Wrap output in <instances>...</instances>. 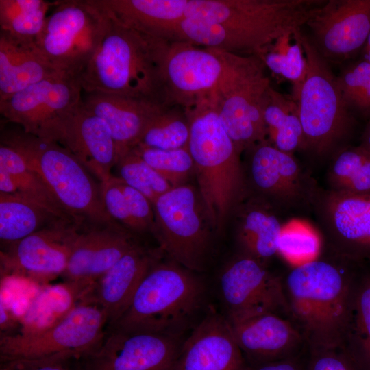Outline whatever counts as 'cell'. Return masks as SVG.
Masks as SVG:
<instances>
[{
    "label": "cell",
    "instance_id": "31",
    "mask_svg": "<svg viewBox=\"0 0 370 370\" xmlns=\"http://www.w3.org/2000/svg\"><path fill=\"white\" fill-rule=\"evenodd\" d=\"M60 219L25 197L0 193V238L3 243L14 244Z\"/></svg>",
    "mask_w": 370,
    "mask_h": 370
},
{
    "label": "cell",
    "instance_id": "49",
    "mask_svg": "<svg viewBox=\"0 0 370 370\" xmlns=\"http://www.w3.org/2000/svg\"><path fill=\"white\" fill-rule=\"evenodd\" d=\"M363 60H366L370 64V34L367 38L365 46L363 47Z\"/></svg>",
    "mask_w": 370,
    "mask_h": 370
},
{
    "label": "cell",
    "instance_id": "30",
    "mask_svg": "<svg viewBox=\"0 0 370 370\" xmlns=\"http://www.w3.org/2000/svg\"><path fill=\"white\" fill-rule=\"evenodd\" d=\"M0 165L4 166L16 181L18 190L14 195H21L34 202L58 219L76 223L40 176L29 166L21 153L2 137Z\"/></svg>",
    "mask_w": 370,
    "mask_h": 370
},
{
    "label": "cell",
    "instance_id": "41",
    "mask_svg": "<svg viewBox=\"0 0 370 370\" xmlns=\"http://www.w3.org/2000/svg\"><path fill=\"white\" fill-rule=\"evenodd\" d=\"M121 180L112 175L100 183L101 196L105 208L110 217L119 222L128 230L134 232V225L130 214L126 200L121 186Z\"/></svg>",
    "mask_w": 370,
    "mask_h": 370
},
{
    "label": "cell",
    "instance_id": "15",
    "mask_svg": "<svg viewBox=\"0 0 370 370\" xmlns=\"http://www.w3.org/2000/svg\"><path fill=\"white\" fill-rule=\"evenodd\" d=\"M219 50L172 41L164 66L166 103L188 108L212 92L223 72Z\"/></svg>",
    "mask_w": 370,
    "mask_h": 370
},
{
    "label": "cell",
    "instance_id": "14",
    "mask_svg": "<svg viewBox=\"0 0 370 370\" xmlns=\"http://www.w3.org/2000/svg\"><path fill=\"white\" fill-rule=\"evenodd\" d=\"M180 337L106 329L99 345L82 356V370H170Z\"/></svg>",
    "mask_w": 370,
    "mask_h": 370
},
{
    "label": "cell",
    "instance_id": "1",
    "mask_svg": "<svg viewBox=\"0 0 370 370\" xmlns=\"http://www.w3.org/2000/svg\"><path fill=\"white\" fill-rule=\"evenodd\" d=\"M106 11L108 18L102 37L79 75L83 91L167 105L164 66L172 41L138 32Z\"/></svg>",
    "mask_w": 370,
    "mask_h": 370
},
{
    "label": "cell",
    "instance_id": "4",
    "mask_svg": "<svg viewBox=\"0 0 370 370\" xmlns=\"http://www.w3.org/2000/svg\"><path fill=\"white\" fill-rule=\"evenodd\" d=\"M184 109L198 190L213 229L221 231L244 195L241 154L221 122L212 94Z\"/></svg>",
    "mask_w": 370,
    "mask_h": 370
},
{
    "label": "cell",
    "instance_id": "20",
    "mask_svg": "<svg viewBox=\"0 0 370 370\" xmlns=\"http://www.w3.org/2000/svg\"><path fill=\"white\" fill-rule=\"evenodd\" d=\"M136 245L129 230L115 223L79 231L62 275L89 288Z\"/></svg>",
    "mask_w": 370,
    "mask_h": 370
},
{
    "label": "cell",
    "instance_id": "19",
    "mask_svg": "<svg viewBox=\"0 0 370 370\" xmlns=\"http://www.w3.org/2000/svg\"><path fill=\"white\" fill-rule=\"evenodd\" d=\"M245 151L250 180L266 198L285 207L312 196V185L293 154L279 150L268 140Z\"/></svg>",
    "mask_w": 370,
    "mask_h": 370
},
{
    "label": "cell",
    "instance_id": "46",
    "mask_svg": "<svg viewBox=\"0 0 370 370\" xmlns=\"http://www.w3.org/2000/svg\"><path fill=\"white\" fill-rule=\"evenodd\" d=\"M18 188L14 176L2 165H0V193L16 194Z\"/></svg>",
    "mask_w": 370,
    "mask_h": 370
},
{
    "label": "cell",
    "instance_id": "8",
    "mask_svg": "<svg viewBox=\"0 0 370 370\" xmlns=\"http://www.w3.org/2000/svg\"><path fill=\"white\" fill-rule=\"evenodd\" d=\"M300 38L307 73L296 101L306 148L317 155L328 153L349 132L352 116L341 92L337 77L309 38Z\"/></svg>",
    "mask_w": 370,
    "mask_h": 370
},
{
    "label": "cell",
    "instance_id": "48",
    "mask_svg": "<svg viewBox=\"0 0 370 370\" xmlns=\"http://www.w3.org/2000/svg\"><path fill=\"white\" fill-rule=\"evenodd\" d=\"M360 145L370 152V121L365 127Z\"/></svg>",
    "mask_w": 370,
    "mask_h": 370
},
{
    "label": "cell",
    "instance_id": "7",
    "mask_svg": "<svg viewBox=\"0 0 370 370\" xmlns=\"http://www.w3.org/2000/svg\"><path fill=\"white\" fill-rule=\"evenodd\" d=\"M220 51L223 72L212 98L223 126L241 155L267 140L264 108L270 81L258 56Z\"/></svg>",
    "mask_w": 370,
    "mask_h": 370
},
{
    "label": "cell",
    "instance_id": "17",
    "mask_svg": "<svg viewBox=\"0 0 370 370\" xmlns=\"http://www.w3.org/2000/svg\"><path fill=\"white\" fill-rule=\"evenodd\" d=\"M79 224L60 219L11 245L1 258L18 273L49 278L65 271Z\"/></svg>",
    "mask_w": 370,
    "mask_h": 370
},
{
    "label": "cell",
    "instance_id": "44",
    "mask_svg": "<svg viewBox=\"0 0 370 370\" xmlns=\"http://www.w3.org/2000/svg\"><path fill=\"white\" fill-rule=\"evenodd\" d=\"M79 358L71 354H60L50 357L16 360L1 362L7 370H74L72 362Z\"/></svg>",
    "mask_w": 370,
    "mask_h": 370
},
{
    "label": "cell",
    "instance_id": "47",
    "mask_svg": "<svg viewBox=\"0 0 370 370\" xmlns=\"http://www.w3.org/2000/svg\"><path fill=\"white\" fill-rule=\"evenodd\" d=\"M0 313H1V330L6 329L5 328L8 325L10 318L8 314V310L5 308L2 301H1L0 306Z\"/></svg>",
    "mask_w": 370,
    "mask_h": 370
},
{
    "label": "cell",
    "instance_id": "9",
    "mask_svg": "<svg viewBox=\"0 0 370 370\" xmlns=\"http://www.w3.org/2000/svg\"><path fill=\"white\" fill-rule=\"evenodd\" d=\"M107 18L97 0L58 1L34 44L56 70L79 78L99 43Z\"/></svg>",
    "mask_w": 370,
    "mask_h": 370
},
{
    "label": "cell",
    "instance_id": "2",
    "mask_svg": "<svg viewBox=\"0 0 370 370\" xmlns=\"http://www.w3.org/2000/svg\"><path fill=\"white\" fill-rule=\"evenodd\" d=\"M356 280L346 267L317 258L287 274L288 315L310 352L343 350Z\"/></svg>",
    "mask_w": 370,
    "mask_h": 370
},
{
    "label": "cell",
    "instance_id": "18",
    "mask_svg": "<svg viewBox=\"0 0 370 370\" xmlns=\"http://www.w3.org/2000/svg\"><path fill=\"white\" fill-rule=\"evenodd\" d=\"M226 318L210 310L182 343L170 370H247Z\"/></svg>",
    "mask_w": 370,
    "mask_h": 370
},
{
    "label": "cell",
    "instance_id": "35",
    "mask_svg": "<svg viewBox=\"0 0 370 370\" xmlns=\"http://www.w3.org/2000/svg\"><path fill=\"white\" fill-rule=\"evenodd\" d=\"M328 180L333 191L370 193V152L361 145L343 149L331 162Z\"/></svg>",
    "mask_w": 370,
    "mask_h": 370
},
{
    "label": "cell",
    "instance_id": "36",
    "mask_svg": "<svg viewBox=\"0 0 370 370\" xmlns=\"http://www.w3.org/2000/svg\"><path fill=\"white\" fill-rule=\"evenodd\" d=\"M190 125L185 109L166 106L149 121L138 144L160 149H175L188 147Z\"/></svg>",
    "mask_w": 370,
    "mask_h": 370
},
{
    "label": "cell",
    "instance_id": "16",
    "mask_svg": "<svg viewBox=\"0 0 370 370\" xmlns=\"http://www.w3.org/2000/svg\"><path fill=\"white\" fill-rule=\"evenodd\" d=\"M321 56L345 59L365 45L370 34V0H330L308 21Z\"/></svg>",
    "mask_w": 370,
    "mask_h": 370
},
{
    "label": "cell",
    "instance_id": "25",
    "mask_svg": "<svg viewBox=\"0 0 370 370\" xmlns=\"http://www.w3.org/2000/svg\"><path fill=\"white\" fill-rule=\"evenodd\" d=\"M162 252L160 248L150 250L137 244L90 287V297L106 314L107 328L125 311L144 277L161 259Z\"/></svg>",
    "mask_w": 370,
    "mask_h": 370
},
{
    "label": "cell",
    "instance_id": "28",
    "mask_svg": "<svg viewBox=\"0 0 370 370\" xmlns=\"http://www.w3.org/2000/svg\"><path fill=\"white\" fill-rule=\"evenodd\" d=\"M255 201L247 204L241 210L236 241L241 254L264 263L278 254L283 225L267 203Z\"/></svg>",
    "mask_w": 370,
    "mask_h": 370
},
{
    "label": "cell",
    "instance_id": "22",
    "mask_svg": "<svg viewBox=\"0 0 370 370\" xmlns=\"http://www.w3.org/2000/svg\"><path fill=\"white\" fill-rule=\"evenodd\" d=\"M321 212L336 251L349 261L370 260V193L331 190Z\"/></svg>",
    "mask_w": 370,
    "mask_h": 370
},
{
    "label": "cell",
    "instance_id": "27",
    "mask_svg": "<svg viewBox=\"0 0 370 370\" xmlns=\"http://www.w3.org/2000/svg\"><path fill=\"white\" fill-rule=\"evenodd\" d=\"M60 72L44 58L34 43L0 32V101Z\"/></svg>",
    "mask_w": 370,
    "mask_h": 370
},
{
    "label": "cell",
    "instance_id": "24",
    "mask_svg": "<svg viewBox=\"0 0 370 370\" xmlns=\"http://www.w3.org/2000/svg\"><path fill=\"white\" fill-rule=\"evenodd\" d=\"M84 96V108L108 127L116 144L118 161L138 144L149 121L166 106L120 95L85 92Z\"/></svg>",
    "mask_w": 370,
    "mask_h": 370
},
{
    "label": "cell",
    "instance_id": "45",
    "mask_svg": "<svg viewBox=\"0 0 370 370\" xmlns=\"http://www.w3.org/2000/svg\"><path fill=\"white\" fill-rule=\"evenodd\" d=\"M306 365V362H304L297 354L258 365H248L247 370H305Z\"/></svg>",
    "mask_w": 370,
    "mask_h": 370
},
{
    "label": "cell",
    "instance_id": "5",
    "mask_svg": "<svg viewBox=\"0 0 370 370\" xmlns=\"http://www.w3.org/2000/svg\"><path fill=\"white\" fill-rule=\"evenodd\" d=\"M206 286L188 269L158 260L138 286L128 307L107 329L180 337L203 306Z\"/></svg>",
    "mask_w": 370,
    "mask_h": 370
},
{
    "label": "cell",
    "instance_id": "50",
    "mask_svg": "<svg viewBox=\"0 0 370 370\" xmlns=\"http://www.w3.org/2000/svg\"><path fill=\"white\" fill-rule=\"evenodd\" d=\"M1 370H7L6 369H5L4 367H1Z\"/></svg>",
    "mask_w": 370,
    "mask_h": 370
},
{
    "label": "cell",
    "instance_id": "11",
    "mask_svg": "<svg viewBox=\"0 0 370 370\" xmlns=\"http://www.w3.org/2000/svg\"><path fill=\"white\" fill-rule=\"evenodd\" d=\"M107 326L104 310L88 297L46 328L1 336V361L38 359L60 354L81 358L99 345Z\"/></svg>",
    "mask_w": 370,
    "mask_h": 370
},
{
    "label": "cell",
    "instance_id": "43",
    "mask_svg": "<svg viewBox=\"0 0 370 370\" xmlns=\"http://www.w3.org/2000/svg\"><path fill=\"white\" fill-rule=\"evenodd\" d=\"M305 370H358L347 354L342 349L310 352Z\"/></svg>",
    "mask_w": 370,
    "mask_h": 370
},
{
    "label": "cell",
    "instance_id": "42",
    "mask_svg": "<svg viewBox=\"0 0 370 370\" xmlns=\"http://www.w3.org/2000/svg\"><path fill=\"white\" fill-rule=\"evenodd\" d=\"M121 186L134 223V232H143L152 230L154 224V211L151 202L140 192L122 180Z\"/></svg>",
    "mask_w": 370,
    "mask_h": 370
},
{
    "label": "cell",
    "instance_id": "12",
    "mask_svg": "<svg viewBox=\"0 0 370 370\" xmlns=\"http://www.w3.org/2000/svg\"><path fill=\"white\" fill-rule=\"evenodd\" d=\"M77 77L60 72L0 101V112L31 135L53 141L62 120L82 103Z\"/></svg>",
    "mask_w": 370,
    "mask_h": 370
},
{
    "label": "cell",
    "instance_id": "21",
    "mask_svg": "<svg viewBox=\"0 0 370 370\" xmlns=\"http://www.w3.org/2000/svg\"><path fill=\"white\" fill-rule=\"evenodd\" d=\"M53 142L69 150L100 183L113 175L118 162L115 142L106 123L83 102L62 120Z\"/></svg>",
    "mask_w": 370,
    "mask_h": 370
},
{
    "label": "cell",
    "instance_id": "13",
    "mask_svg": "<svg viewBox=\"0 0 370 370\" xmlns=\"http://www.w3.org/2000/svg\"><path fill=\"white\" fill-rule=\"evenodd\" d=\"M218 284L229 323L268 312L288 314L283 282L256 259L234 258L222 269Z\"/></svg>",
    "mask_w": 370,
    "mask_h": 370
},
{
    "label": "cell",
    "instance_id": "6",
    "mask_svg": "<svg viewBox=\"0 0 370 370\" xmlns=\"http://www.w3.org/2000/svg\"><path fill=\"white\" fill-rule=\"evenodd\" d=\"M23 156L53 195L79 225L114 223L107 212L101 192L85 166L65 147L25 132L2 134Z\"/></svg>",
    "mask_w": 370,
    "mask_h": 370
},
{
    "label": "cell",
    "instance_id": "38",
    "mask_svg": "<svg viewBox=\"0 0 370 370\" xmlns=\"http://www.w3.org/2000/svg\"><path fill=\"white\" fill-rule=\"evenodd\" d=\"M123 182L143 194L152 204L173 187L133 149L116 164Z\"/></svg>",
    "mask_w": 370,
    "mask_h": 370
},
{
    "label": "cell",
    "instance_id": "40",
    "mask_svg": "<svg viewBox=\"0 0 370 370\" xmlns=\"http://www.w3.org/2000/svg\"><path fill=\"white\" fill-rule=\"evenodd\" d=\"M343 98L349 109L370 116V64L360 60L337 77Z\"/></svg>",
    "mask_w": 370,
    "mask_h": 370
},
{
    "label": "cell",
    "instance_id": "26",
    "mask_svg": "<svg viewBox=\"0 0 370 370\" xmlns=\"http://www.w3.org/2000/svg\"><path fill=\"white\" fill-rule=\"evenodd\" d=\"M120 22L143 34L173 41L186 18L187 0H97Z\"/></svg>",
    "mask_w": 370,
    "mask_h": 370
},
{
    "label": "cell",
    "instance_id": "23",
    "mask_svg": "<svg viewBox=\"0 0 370 370\" xmlns=\"http://www.w3.org/2000/svg\"><path fill=\"white\" fill-rule=\"evenodd\" d=\"M229 324L250 365L295 356L304 342L295 324L278 313L257 314Z\"/></svg>",
    "mask_w": 370,
    "mask_h": 370
},
{
    "label": "cell",
    "instance_id": "37",
    "mask_svg": "<svg viewBox=\"0 0 370 370\" xmlns=\"http://www.w3.org/2000/svg\"><path fill=\"white\" fill-rule=\"evenodd\" d=\"M132 149L173 188L186 184L190 176L195 173L193 160L188 147L165 150L138 144Z\"/></svg>",
    "mask_w": 370,
    "mask_h": 370
},
{
    "label": "cell",
    "instance_id": "34",
    "mask_svg": "<svg viewBox=\"0 0 370 370\" xmlns=\"http://www.w3.org/2000/svg\"><path fill=\"white\" fill-rule=\"evenodd\" d=\"M53 4L43 0H0V32L34 43Z\"/></svg>",
    "mask_w": 370,
    "mask_h": 370
},
{
    "label": "cell",
    "instance_id": "33",
    "mask_svg": "<svg viewBox=\"0 0 370 370\" xmlns=\"http://www.w3.org/2000/svg\"><path fill=\"white\" fill-rule=\"evenodd\" d=\"M343 351L358 370H370V275L356 280Z\"/></svg>",
    "mask_w": 370,
    "mask_h": 370
},
{
    "label": "cell",
    "instance_id": "10",
    "mask_svg": "<svg viewBox=\"0 0 370 370\" xmlns=\"http://www.w3.org/2000/svg\"><path fill=\"white\" fill-rule=\"evenodd\" d=\"M153 208L152 231L162 252L186 269L203 271L214 229L199 190L186 184L173 188Z\"/></svg>",
    "mask_w": 370,
    "mask_h": 370
},
{
    "label": "cell",
    "instance_id": "3",
    "mask_svg": "<svg viewBox=\"0 0 370 370\" xmlns=\"http://www.w3.org/2000/svg\"><path fill=\"white\" fill-rule=\"evenodd\" d=\"M325 1L187 0L186 18L216 23L222 51L259 56L283 34L301 29Z\"/></svg>",
    "mask_w": 370,
    "mask_h": 370
},
{
    "label": "cell",
    "instance_id": "29",
    "mask_svg": "<svg viewBox=\"0 0 370 370\" xmlns=\"http://www.w3.org/2000/svg\"><path fill=\"white\" fill-rule=\"evenodd\" d=\"M264 119L267 140L277 149L293 154L306 148L298 104L291 96H285L271 86L266 98Z\"/></svg>",
    "mask_w": 370,
    "mask_h": 370
},
{
    "label": "cell",
    "instance_id": "32",
    "mask_svg": "<svg viewBox=\"0 0 370 370\" xmlns=\"http://www.w3.org/2000/svg\"><path fill=\"white\" fill-rule=\"evenodd\" d=\"M301 29L287 32L266 47L258 56L274 75L292 84L291 97L296 101L307 73Z\"/></svg>",
    "mask_w": 370,
    "mask_h": 370
},
{
    "label": "cell",
    "instance_id": "39",
    "mask_svg": "<svg viewBox=\"0 0 370 370\" xmlns=\"http://www.w3.org/2000/svg\"><path fill=\"white\" fill-rule=\"evenodd\" d=\"M320 245L314 229L306 223L293 221L282 226L278 254L297 265L315 259Z\"/></svg>",
    "mask_w": 370,
    "mask_h": 370
}]
</instances>
